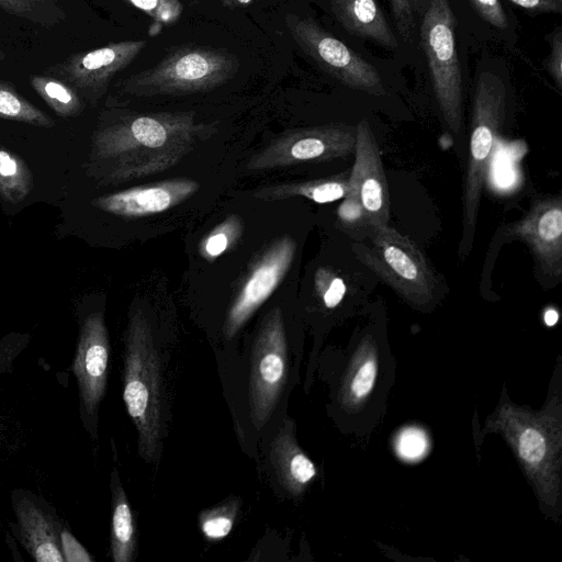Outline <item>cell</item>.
I'll list each match as a JSON object with an SVG mask.
<instances>
[{
    "label": "cell",
    "mask_w": 562,
    "mask_h": 562,
    "mask_svg": "<svg viewBox=\"0 0 562 562\" xmlns=\"http://www.w3.org/2000/svg\"><path fill=\"white\" fill-rule=\"evenodd\" d=\"M4 58H5V54H4L3 49L0 46V61H2Z\"/></svg>",
    "instance_id": "obj_40"
},
{
    "label": "cell",
    "mask_w": 562,
    "mask_h": 562,
    "mask_svg": "<svg viewBox=\"0 0 562 562\" xmlns=\"http://www.w3.org/2000/svg\"><path fill=\"white\" fill-rule=\"evenodd\" d=\"M507 234L522 240L531 250L541 273L550 280L562 274V199L543 196L510 224Z\"/></svg>",
    "instance_id": "obj_13"
},
{
    "label": "cell",
    "mask_w": 562,
    "mask_h": 562,
    "mask_svg": "<svg viewBox=\"0 0 562 562\" xmlns=\"http://www.w3.org/2000/svg\"><path fill=\"white\" fill-rule=\"evenodd\" d=\"M366 238L353 246L358 260L405 302L419 310L429 308L438 282L419 248L389 225L370 227Z\"/></svg>",
    "instance_id": "obj_6"
},
{
    "label": "cell",
    "mask_w": 562,
    "mask_h": 562,
    "mask_svg": "<svg viewBox=\"0 0 562 562\" xmlns=\"http://www.w3.org/2000/svg\"><path fill=\"white\" fill-rule=\"evenodd\" d=\"M238 66L235 54L224 48L178 46L157 65L126 78L121 90L137 97L204 92L232 79Z\"/></svg>",
    "instance_id": "obj_5"
},
{
    "label": "cell",
    "mask_w": 562,
    "mask_h": 562,
    "mask_svg": "<svg viewBox=\"0 0 562 562\" xmlns=\"http://www.w3.org/2000/svg\"><path fill=\"white\" fill-rule=\"evenodd\" d=\"M315 289L327 308H335L346 293L344 280L327 268H319L315 273Z\"/></svg>",
    "instance_id": "obj_30"
},
{
    "label": "cell",
    "mask_w": 562,
    "mask_h": 562,
    "mask_svg": "<svg viewBox=\"0 0 562 562\" xmlns=\"http://www.w3.org/2000/svg\"><path fill=\"white\" fill-rule=\"evenodd\" d=\"M288 379V340L281 310L265 317L255 338L249 375L252 425L261 429L270 419Z\"/></svg>",
    "instance_id": "obj_9"
},
{
    "label": "cell",
    "mask_w": 562,
    "mask_h": 562,
    "mask_svg": "<svg viewBox=\"0 0 562 562\" xmlns=\"http://www.w3.org/2000/svg\"><path fill=\"white\" fill-rule=\"evenodd\" d=\"M210 130L192 112L132 114L99 131L93 151L109 161L104 180L124 182L175 166Z\"/></svg>",
    "instance_id": "obj_1"
},
{
    "label": "cell",
    "mask_w": 562,
    "mask_h": 562,
    "mask_svg": "<svg viewBox=\"0 0 562 562\" xmlns=\"http://www.w3.org/2000/svg\"><path fill=\"white\" fill-rule=\"evenodd\" d=\"M337 214L339 221L346 227L356 231V233L362 228L370 231L364 210L356 193L348 192L342 203L339 205Z\"/></svg>",
    "instance_id": "obj_32"
},
{
    "label": "cell",
    "mask_w": 562,
    "mask_h": 562,
    "mask_svg": "<svg viewBox=\"0 0 562 562\" xmlns=\"http://www.w3.org/2000/svg\"><path fill=\"white\" fill-rule=\"evenodd\" d=\"M349 189V175L339 173L329 178L262 188L257 190L254 196L265 201L302 196L316 203H328L344 199Z\"/></svg>",
    "instance_id": "obj_21"
},
{
    "label": "cell",
    "mask_w": 562,
    "mask_h": 562,
    "mask_svg": "<svg viewBox=\"0 0 562 562\" xmlns=\"http://www.w3.org/2000/svg\"><path fill=\"white\" fill-rule=\"evenodd\" d=\"M137 531L126 494L116 477L112 484L111 555L114 562H131L137 553Z\"/></svg>",
    "instance_id": "obj_22"
},
{
    "label": "cell",
    "mask_w": 562,
    "mask_h": 562,
    "mask_svg": "<svg viewBox=\"0 0 562 562\" xmlns=\"http://www.w3.org/2000/svg\"><path fill=\"white\" fill-rule=\"evenodd\" d=\"M425 0H391V10L400 35L409 41L416 24V16Z\"/></svg>",
    "instance_id": "obj_31"
},
{
    "label": "cell",
    "mask_w": 562,
    "mask_h": 562,
    "mask_svg": "<svg viewBox=\"0 0 562 562\" xmlns=\"http://www.w3.org/2000/svg\"><path fill=\"white\" fill-rule=\"evenodd\" d=\"M520 9L532 13H561L562 0H508Z\"/></svg>",
    "instance_id": "obj_37"
},
{
    "label": "cell",
    "mask_w": 562,
    "mask_h": 562,
    "mask_svg": "<svg viewBox=\"0 0 562 562\" xmlns=\"http://www.w3.org/2000/svg\"><path fill=\"white\" fill-rule=\"evenodd\" d=\"M240 505V498L231 497L213 508L203 510L199 515V526L203 535L210 540L225 538L233 529Z\"/></svg>",
    "instance_id": "obj_28"
},
{
    "label": "cell",
    "mask_w": 562,
    "mask_h": 562,
    "mask_svg": "<svg viewBox=\"0 0 562 562\" xmlns=\"http://www.w3.org/2000/svg\"><path fill=\"white\" fill-rule=\"evenodd\" d=\"M541 411L505 398L486 420L485 430L499 432L514 451L546 514L558 518L561 469V403L553 394Z\"/></svg>",
    "instance_id": "obj_2"
},
{
    "label": "cell",
    "mask_w": 562,
    "mask_h": 562,
    "mask_svg": "<svg viewBox=\"0 0 562 562\" xmlns=\"http://www.w3.org/2000/svg\"><path fill=\"white\" fill-rule=\"evenodd\" d=\"M143 11L155 22L161 24L175 23L182 14L183 5L180 0H122Z\"/></svg>",
    "instance_id": "obj_29"
},
{
    "label": "cell",
    "mask_w": 562,
    "mask_h": 562,
    "mask_svg": "<svg viewBox=\"0 0 562 562\" xmlns=\"http://www.w3.org/2000/svg\"><path fill=\"white\" fill-rule=\"evenodd\" d=\"M270 461L281 486L293 497L302 495L316 476V468L296 441L295 424L284 419L270 445Z\"/></svg>",
    "instance_id": "obj_17"
},
{
    "label": "cell",
    "mask_w": 562,
    "mask_h": 562,
    "mask_svg": "<svg viewBox=\"0 0 562 562\" xmlns=\"http://www.w3.org/2000/svg\"><path fill=\"white\" fill-rule=\"evenodd\" d=\"M30 83L58 116L74 117L83 111L85 104L79 94L63 80L48 75H33Z\"/></svg>",
    "instance_id": "obj_23"
},
{
    "label": "cell",
    "mask_w": 562,
    "mask_h": 562,
    "mask_svg": "<svg viewBox=\"0 0 562 562\" xmlns=\"http://www.w3.org/2000/svg\"><path fill=\"white\" fill-rule=\"evenodd\" d=\"M146 41L109 43L100 48L79 52L45 69V74L69 85L80 98L97 102L114 76L140 54Z\"/></svg>",
    "instance_id": "obj_11"
},
{
    "label": "cell",
    "mask_w": 562,
    "mask_h": 562,
    "mask_svg": "<svg viewBox=\"0 0 562 562\" xmlns=\"http://www.w3.org/2000/svg\"><path fill=\"white\" fill-rule=\"evenodd\" d=\"M243 229V221L237 214L227 216L201 240L200 255L207 261L215 260L235 246Z\"/></svg>",
    "instance_id": "obj_27"
},
{
    "label": "cell",
    "mask_w": 562,
    "mask_h": 562,
    "mask_svg": "<svg viewBox=\"0 0 562 562\" xmlns=\"http://www.w3.org/2000/svg\"><path fill=\"white\" fill-rule=\"evenodd\" d=\"M550 45V52L543 60V66L548 75L553 80L557 89L561 91L562 88V32L558 26L553 32L547 36Z\"/></svg>",
    "instance_id": "obj_34"
},
{
    "label": "cell",
    "mask_w": 562,
    "mask_h": 562,
    "mask_svg": "<svg viewBox=\"0 0 562 562\" xmlns=\"http://www.w3.org/2000/svg\"><path fill=\"white\" fill-rule=\"evenodd\" d=\"M33 189V176L18 155L0 147V196L12 204L26 199Z\"/></svg>",
    "instance_id": "obj_24"
},
{
    "label": "cell",
    "mask_w": 562,
    "mask_h": 562,
    "mask_svg": "<svg viewBox=\"0 0 562 562\" xmlns=\"http://www.w3.org/2000/svg\"><path fill=\"white\" fill-rule=\"evenodd\" d=\"M356 127L327 124L284 133L247 164L249 170H266L303 162L344 158L355 153Z\"/></svg>",
    "instance_id": "obj_10"
},
{
    "label": "cell",
    "mask_w": 562,
    "mask_h": 562,
    "mask_svg": "<svg viewBox=\"0 0 562 562\" xmlns=\"http://www.w3.org/2000/svg\"><path fill=\"white\" fill-rule=\"evenodd\" d=\"M558 313L557 311L554 310H548L546 313H544V323L548 325V326H553L557 322H558Z\"/></svg>",
    "instance_id": "obj_39"
},
{
    "label": "cell",
    "mask_w": 562,
    "mask_h": 562,
    "mask_svg": "<svg viewBox=\"0 0 562 562\" xmlns=\"http://www.w3.org/2000/svg\"><path fill=\"white\" fill-rule=\"evenodd\" d=\"M380 373V355L374 339L367 335L349 361L338 393L341 405L349 411L360 409L373 394Z\"/></svg>",
    "instance_id": "obj_18"
},
{
    "label": "cell",
    "mask_w": 562,
    "mask_h": 562,
    "mask_svg": "<svg viewBox=\"0 0 562 562\" xmlns=\"http://www.w3.org/2000/svg\"><path fill=\"white\" fill-rule=\"evenodd\" d=\"M506 95V87L499 76L491 71L480 74L474 93L469 158L463 181V229L459 246L462 258L472 248L483 184L505 120Z\"/></svg>",
    "instance_id": "obj_4"
},
{
    "label": "cell",
    "mask_w": 562,
    "mask_h": 562,
    "mask_svg": "<svg viewBox=\"0 0 562 562\" xmlns=\"http://www.w3.org/2000/svg\"><path fill=\"white\" fill-rule=\"evenodd\" d=\"M355 164L349 173V192L358 195L370 227L387 225L390 195L381 155L367 120L356 126Z\"/></svg>",
    "instance_id": "obj_14"
},
{
    "label": "cell",
    "mask_w": 562,
    "mask_h": 562,
    "mask_svg": "<svg viewBox=\"0 0 562 562\" xmlns=\"http://www.w3.org/2000/svg\"><path fill=\"white\" fill-rule=\"evenodd\" d=\"M396 448L400 456L406 460L422 458L428 449L425 432L418 428H406L397 437Z\"/></svg>",
    "instance_id": "obj_33"
},
{
    "label": "cell",
    "mask_w": 562,
    "mask_h": 562,
    "mask_svg": "<svg viewBox=\"0 0 562 562\" xmlns=\"http://www.w3.org/2000/svg\"><path fill=\"white\" fill-rule=\"evenodd\" d=\"M477 14L488 24L505 30L508 27V20L501 0H469Z\"/></svg>",
    "instance_id": "obj_35"
},
{
    "label": "cell",
    "mask_w": 562,
    "mask_h": 562,
    "mask_svg": "<svg viewBox=\"0 0 562 562\" xmlns=\"http://www.w3.org/2000/svg\"><path fill=\"white\" fill-rule=\"evenodd\" d=\"M0 7L9 14L47 27L66 19V12L58 0H0Z\"/></svg>",
    "instance_id": "obj_26"
},
{
    "label": "cell",
    "mask_w": 562,
    "mask_h": 562,
    "mask_svg": "<svg viewBox=\"0 0 562 562\" xmlns=\"http://www.w3.org/2000/svg\"><path fill=\"white\" fill-rule=\"evenodd\" d=\"M0 119L27 123L40 127H53L54 120L35 106L14 86L0 80Z\"/></svg>",
    "instance_id": "obj_25"
},
{
    "label": "cell",
    "mask_w": 562,
    "mask_h": 562,
    "mask_svg": "<svg viewBox=\"0 0 562 562\" xmlns=\"http://www.w3.org/2000/svg\"><path fill=\"white\" fill-rule=\"evenodd\" d=\"M285 24L297 46L333 78L350 89L386 93L378 69L313 19L289 13Z\"/></svg>",
    "instance_id": "obj_8"
},
{
    "label": "cell",
    "mask_w": 562,
    "mask_h": 562,
    "mask_svg": "<svg viewBox=\"0 0 562 562\" xmlns=\"http://www.w3.org/2000/svg\"><path fill=\"white\" fill-rule=\"evenodd\" d=\"M198 189L199 183L191 179H167L95 198L92 204L117 216L142 217L175 207Z\"/></svg>",
    "instance_id": "obj_16"
},
{
    "label": "cell",
    "mask_w": 562,
    "mask_h": 562,
    "mask_svg": "<svg viewBox=\"0 0 562 562\" xmlns=\"http://www.w3.org/2000/svg\"><path fill=\"white\" fill-rule=\"evenodd\" d=\"M15 513L24 547L37 562H64L57 530L46 514L24 498L16 503Z\"/></svg>",
    "instance_id": "obj_20"
},
{
    "label": "cell",
    "mask_w": 562,
    "mask_h": 562,
    "mask_svg": "<svg viewBox=\"0 0 562 562\" xmlns=\"http://www.w3.org/2000/svg\"><path fill=\"white\" fill-rule=\"evenodd\" d=\"M64 562H92L93 559L82 544L67 530L59 535Z\"/></svg>",
    "instance_id": "obj_36"
},
{
    "label": "cell",
    "mask_w": 562,
    "mask_h": 562,
    "mask_svg": "<svg viewBox=\"0 0 562 562\" xmlns=\"http://www.w3.org/2000/svg\"><path fill=\"white\" fill-rule=\"evenodd\" d=\"M160 360L148 321L136 310L130 314L124 338L123 400L137 430L138 452L157 462L162 437Z\"/></svg>",
    "instance_id": "obj_3"
},
{
    "label": "cell",
    "mask_w": 562,
    "mask_h": 562,
    "mask_svg": "<svg viewBox=\"0 0 562 562\" xmlns=\"http://www.w3.org/2000/svg\"><path fill=\"white\" fill-rule=\"evenodd\" d=\"M336 20L350 34L394 49L398 46L386 18L375 0H331Z\"/></svg>",
    "instance_id": "obj_19"
},
{
    "label": "cell",
    "mask_w": 562,
    "mask_h": 562,
    "mask_svg": "<svg viewBox=\"0 0 562 562\" xmlns=\"http://www.w3.org/2000/svg\"><path fill=\"white\" fill-rule=\"evenodd\" d=\"M256 0H220L223 7L227 8L228 10H237L240 8H245Z\"/></svg>",
    "instance_id": "obj_38"
},
{
    "label": "cell",
    "mask_w": 562,
    "mask_h": 562,
    "mask_svg": "<svg viewBox=\"0 0 562 562\" xmlns=\"http://www.w3.org/2000/svg\"><path fill=\"white\" fill-rule=\"evenodd\" d=\"M295 251V240L284 235L274 240L256 261L227 312L223 327L226 339L235 337L277 290L293 262Z\"/></svg>",
    "instance_id": "obj_12"
},
{
    "label": "cell",
    "mask_w": 562,
    "mask_h": 562,
    "mask_svg": "<svg viewBox=\"0 0 562 562\" xmlns=\"http://www.w3.org/2000/svg\"><path fill=\"white\" fill-rule=\"evenodd\" d=\"M420 42L434 92L447 125L459 132L462 120V74L457 23L450 0H425Z\"/></svg>",
    "instance_id": "obj_7"
},
{
    "label": "cell",
    "mask_w": 562,
    "mask_h": 562,
    "mask_svg": "<svg viewBox=\"0 0 562 562\" xmlns=\"http://www.w3.org/2000/svg\"><path fill=\"white\" fill-rule=\"evenodd\" d=\"M110 341L101 313H92L81 325L72 370L81 403L89 415L98 412L108 381Z\"/></svg>",
    "instance_id": "obj_15"
}]
</instances>
